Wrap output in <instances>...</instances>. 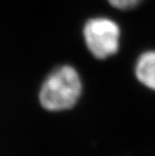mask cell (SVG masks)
<instances>
[{
    "label": "cell",
    "mask_w": 155,
    "mask_h": 156,
    "mask_svg": "<svg viewBox=\"0 0 155 156\" xmlns=\"http://www.w3.org/2000/svg\"><path fill=\"white\" fill-rule=\"evenodd\" d=\"M81 91V80L77 70L65 65L55 68L48 75L41 86L39 100L48 110H65L77 103Z\"/></svg>",
    "instance_id": "obj_1"
},
{
    "label": "cell",
    "mask_w": 155,
    "mask_h": 156,
    "mask_svg": "<svg viewBox=\"0 0 155 156\" xmlns=\"http://www.w3.org/2000/svg\"><path fill=\"white\" fill-rule=\"evenodd\" d=\"M83 38L89 51L97 59L117 53L121 45V27L108 17H93L84 23Z\"/></svg>",
    "instance_id": "obj_2"
},
{
    "label": "cell",
    "mask_w": 155,
    "mask_h": 156,
    "mask_svg": "<svg viewBox=\"0 0 155 156\" xmlns=\"http://www.w3.org/2000/svg\"><path fill=\"white\" fill-rule=\"evenodd\" d=\"M137 80L149 89L155 91V51L143 52L136 64Z\"/></svg>",
    "instance_id": "obj_3"
},
{
    "label": "cell",
    "mask_w": 155,
    "mask_h": 156,
    "mask_svg": "<svg viewBox=\"0 0 155 156\" xmlns=\"http://www.w3.org/2000/svg\"><path fill=\"white\" fill-rule=\"evenodd\" d=\"M107 1L115 9H130L137 6L139 0H107Z\"/></svg>",
    "instance_id": "obj_4"
},
{
    "label": "cell",
    "mask_w": 155,
    "mask_h": 156,
    "mask_svg": "<svg viewBox=\"0 0 155 156\" xmlns=\"http://www.w3.org/2000/svg\"><path fill=\"white\" fill-rule=\"evenodd\" d=\"M139 1H141V0H139Z\"/></svg>",
    "instance_id": "obj_5"
}]
</instances>
